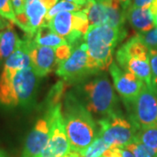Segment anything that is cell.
<instances>
[{"mask_svg": "<svg viewBox=\"0 0 157 157\" xmlns=\"http://www.w3.org/2000/svg\"><path fill=\"white\" fill-rule=\"evenodd\" d=\"M89 0H75V2H76V4L78 5L79 6H81L82 7V9L84 8V6L87 4V2H88Z\"/></svg>", "mask_w": 157, "mask_h": 157, "instance_id": "d590c367", "label": "cell"}, {"mask_svg": "<svg viewBox=\"0 0 157 157\" xmlns=\"http://www.w3.org/2000/svg\"><path fill=\"white\" fill-rule=\"evenodd\" d=\"M0 157H7L5 152H3L2 150H0Z\"/></svg>", "mask_w": 157, "mask_h": 157, "instance_id": "8d00e7d4", "label": "cell"}, {"mask_svg": "<svg viewBox=\"0 0 157 157\" xmlns=\"http://www.w3.org/2000/svg\"><path fill=\"white\" fill-rule=\"evenodd\" d=\"M137 35L140 37V39L143 41V43L147 46L149 50L150 49L157 50V27L153 28L148 32L139 33Z\"/></svg>", "mask_w": 157, "mask_h": 157, "instance_id": "d4e9b609", "label": "cell"}, {"mask_svg": "<svg viewBox=\"0 0 157 157\" xmlns=\"http://www.w3.org/2000/svg\"><path fill=\"white\" fill-rule=\"evenodd\" d=\"M20 41L21 39L11 25L0 32V66L5 64L6 59L15 52Z\"/></svg>", "mask_w": 157, "mask_h": 157, "instance_id": "2e32d148", "label": "cell"}, {"mask_svg": "<svg viewBox=\"0 0 157 157\" xmlns=\"http://www.w3.org/2000/svg\"><path fill=\"white\" fill-rule=\"evenodd\" d=\"M109 147H110L105 142V140L100 135H98L89 146L78 153L80 154L81 157H101Z\"/></svg>", "mask_w": 157, "mask_h": 157, "instance_id": "44dd1931", "label": "cell"}, {"mask_svg": "<svg viewBox=\"0 0 157 157\" xmlns=\"http://www.w3.org/2000/svg\"><path fill=\"white\" fill-rule=\"evenodd\" d=\"M81 91L86 103L84 105L90 113L106 117L119 112L115 91L105 73L99 74L85 83Z\"/></svg>", "mask_w": 157, "mask_h": 157, "instance_id": "277c9868", "label": "cell"}, {"mask_svg": "<svg viewBox=\"0 0 157 157\" xmlns=\"http://www.w3.org/2000/svg\"><path fill=\"white\" fill-rule=\"evenodd\" d=\"M33 39L37 45L47 46L53 49L67 44L66 39L55 33L47 24H43L38 29L33 37Z\"/></svg>", "mask_w": 157, "mask_h": 157, "instance_id": "e0dca14e", "label": "cell"}, {"mask_svg": "<svg viewBox=\"0 0 157 157\" xmlns=\"http://www.w3.org/2000/svg\"><path fill=\"white\" fill-rule=\"evenodd\" d=\"M126 18L137 34L148 32L155 26L149 8H135L129 6L126 10Z\"/></svg>", "mask_w": 157, "mask_h": 157, "instance_id": "5bb4252c", "label": "cell"}, {"mask_svg": "<svg viewBox=\"0 0 157 157\" xmlns=\"http://www.w3.org/2000/svg\"><path fill=\"white\" fill-rule=\"evenodd\" d=\"M150 13H151L152 17H153V21L155 26L157 27V0H154L150 6Z\"/></svg>", "mask_w": 157, "mask_h": 157, "instance_id": "4dcf8cb0", "label": "cell"}, {"mask_svg": "<svg viewBox=\"0 0 157 157\" xmlns=\"http://www.w3.org/2000/svg\"><path fill=\"white\" fill-rule=\"evenodd\" d=\"M148 59L153 74V80L154 83L157 86V50L150 49L148 53Z\"/></svg>", "mask_w": 157, "mask_h": 157, "instance_id": "4316f807", "label": "cell"}, {"mask_svg": "<svg viewBox=\"0 0 157 157\" xmlns=\"http://www.w3.org/2000/svg\"><path fill=\"white\" fill-rule=\"evenodd\" d=\"M62 114L72 150L82 151L97 138L99 130L96 122L83 102L73 93L65 97Z\"/></svg>", "mask_w": 157, "mask_h": 157, "instance_id": "6da1fadb", "label": "cell"}, {"mask_svg": "<svg viewBox=\"0 0 157 157\" xmlns=\"http://www.w3.org/2000/svg\"><path fill=\"white\" fill-rule=\"evenodd\" d=\"M73 50V47H72L71 45H68V44H67V45H61V46L56 48V49H55V52H56V58L58 64L59 65L61 62L65 61L68 57L71 55Z\"/></svg>", "mask_w": 157, "mask_h": 157, "instance_id": "484cf974", "label": "cell"}, {"mask_svg": "<svg viewBox=\"0 0 157 157\" xmlns=\"http://www.w3.org/2000/svg\"><path fill=\"white\" fill-rule=\"evenodd\" d=\"M121 157H135V155L132 154V152L129 151L126 147L121 148Z\"/></svg>", "mask_w": 157, "mask_h": 157, "instance_id": "d6a6232c", "label": "cell"}, {"mask_svg": "<svg viewBox=\"0 0 157 157\" xmlns=\"http://www.w3.org/2000/svg\"><path fill=\"white\" fill-rule=\"evenodd\" d=\"M11 24V23L7 22V21L5 20L3 17H0V32H1V31H3V30H5L6 28H7Z\"/></svg>", "mask_w": 157, "mask_h": 157, "instance_id": "836d02e7", "label": "cell"}, {"mask_svg": "<svg viewBox=\"0 0 157 157\" xmlns=\"http://www.w3.org/2000/svg\"><path fill=\"white\" fill-rule=\"evenodd\" d=\"M55 72L67 83L78 82L90 75L97 74L91 66L86 43L74 47L71 55L59 65Z\"/></svg>", "mask_w": 157, "mask_h": 157, "instance_id": "ba28073f", "label": "cell"}, {"mask_svg": "<svg viewBox=\"0 0 157 157\" xmlns=\"http://www.w3.org/2000/svg\"><path fill=\"white\" fill-rule=\"evenodd\" d=\"M67 1H69V2H73V3H75V4H76L75 0H67Z\"/></svg>", "mask_w": 157, "mask_h": 157, "instance_id": "f35d334b", "label": "cell"}, {"mask_svg": "<svg viewBox=\"0 0 157 157\" xmlns=\"http://www.w3.org/2000/svg\"><path fill=\"white\" fill-rule=\"evenodd\" d=\"M126 148L132 152L135 157H157L155 152L138 141H133L126 147Z\"/></svg>", "mask_w": 157, "mask_h": 157, "instance_id": "603a6c76", "label": "cell"}, {"mask_svg": "<svg viewBox=\"0 0 157 157\" xmlns=\"http://www.w3.org/2000/svg\"><path fill=\"white\" fill-rule=\"evenodd\" d=\"M68 83L65 80H60L57 84H55L47 96V106L48 109L56 107L57 105L61 104V100L65 94V92L67 88Z\"/></svg>", "mask_w": 157, "mask_h": 157, "instance_id": "ffe728a7", "label": "cell"}, {"mask_svg": "<svg viewBox=\"0 0 157 157\" xmlns=\"http://www.w3.org/2000/svg\"><path fill=\"white\" fill-rule=\"evenodd\" d=\"M47 11V8L41 2V0L25 1V13L28 18L32 37H33L38 29L45 23V17Z\"/></svg>", "mask_w": 157, "mask_h": 157, "instance_id": "9a60e30c", "label": "cell"}, {"mask_svg": "<svg viewBox=\"0 0 157 157\" xmlns=\"http://www.w3.org/2000/svg\"><path fill=\"white\" fill-rule=\"evenodd\" d=\"M58 1L59 0H41V2L45 5V6L47 8L48 11L56 5Z\"/></svg>", "mask_w": 157, "mask_h": 157, "instance_id": "1f68e13d", "label": "cell"}, {"mask_svg": "<svg viewBox=\"0 0 157 157\" xmlns=\"http://www.w3.org/2000/svg\"><path fill=\"white\" fill-rule=\"evenodd\" d=\"M127 29L107 25H92L84 37L92 67L96 73L109 69L113 62L114 49L127 37Z\"/></svg>", "mask_w": 157, "mask_h": 157, "instance_id": "7a4b0ae2", "label": "cell"}, {"mask_svg": "<svg viewBox=\"0 0 157 157\" xmlns=\"http://www.w3.org/2000/svg\"><path fill=\"white\" fill-rule=\"evenodd\" d=\"M154 0H133L131 7L135 8H150Z\"/></svg>", "mask_w": 157, "mask_h": 157, "instance_id": "f1b7e54d", "label": "cell"}, {"mask_svg": "<svg viewBox=\"0 0 157 157\" xmlns=\"http://www.w3.org/2000/svg\"><path fill=\"white\" fill-rule=\"evenodd\" d=\"M115 58L120 67L133 73L141 81H143L144 84L147 86L155 84L148 57L125 56L116 53Z\"/></svg>", "mask_w": 157, "mask_h": 157, "instance_id": "7c38bea8", "label": "cell"}, {"mask_svg": "<svg viewBox=\"0 0 157 157\" xmlns=\"http://www.w3.org/2000/svg\"><path fill=\"white\" fill-rule=\"evenodd\" d=\"M0 17L16 24V14L14 12L11 0H0Z\"/></svg>", "mask_w": 157, "mask_h": 157, "instance_id": "cb8c5ba5", "label": "cell"}, {"mask_svg": "<svg viewBox=\"0 0 157 157\" xmlns=\"http://www.w3.org/2000/svg\"><path fill=\"white\" fill-rule=\"evenodd\" d=\"M28 38L29 54L32 61V67L39 77H45L59 67L55 49L37 45L33 37Z\"/></svg>", "mask_w": 157, "mask_h": 157, "instance_id": "30bf717a", "label": "cell"}, {"mask_svg": "<svg viewBox=\"0 0 157 157\" xmlns=\"http://www.w3.org/2000/svg\"><path fill=\"white\" fill-rule=\"evenodd\" d=\"M82 10L86 12L90 26L107 25V10L102 3L89 0Z\"/></svg>", "mask_w": 157, "mask_h": 157, "instance_id": "ac0fdd59", "label": "cell"}, {"mask_svg": "<svg viewBox=\"0 0 157 157\" xmlns=\"http://www.w3.org/2000/svg\"><path fill=\"white\" fill-rule=\"evenodd\" d=\"M39 78L33 67L15 73L2 71L0 75V105L27 108L36 99Z\"/></svg>", "mask_w": 157, "mask_h": 157, "instance_id": "3957f363", "label": "cell"}, {"mask_svg": "<svg viewBox=\"0 0 157 157\" xmlns=\"http://www.w3.org/2000/svg\"><path fill=\"white\" fill-rule=\"evenodd\" d=\"M80 10H82V7L77 5V4L73 3V2H69L67 0H61L59 2H58L52 9L47 11V13L45 15L44 24H47L52 17L59 12H62V11L74 12V11H80Z\"/></svg>", "mask_w": 157, "mask_h": 157, "instance_id": "7402d4cb", "label": "cell"}, {"mask_svg": "<svg viewBox=\"0 0 157 157\" xmlns=\"http://www.w3.org/2000/svg\"><path fill=\"white\" fill-rule=\"evenodd\" d=\"M119 1H120L121 5L122 8L125 11L128 8L130 5L132 4V2H133V0H119Z\"/></svg>", "mask_w": 157, "mask_h": 157, "instance_id": "e575fe53", "label": "cell"}, {"mask_svg": "<svg viewBox=\"0 0 157 157\" xmlns=\"http://www.w3.org/2000/svg\"><path fill=\"white\" fill-rule=\"evenodd\" d=\"M31 67L32 61L29 54L28 38L25 36L21 39L15 52L6 60L3 71L8 73H15L17 71Z\"/></svg>", "mask_w": 157, "mask_h": 157, "instance_id": "4fadbf2b", "label": "cell"}, {"mask_svg": "<svg viewBox=\"0 0 157 157\" xmlns=\"http://www.w3.org/2000/svg\"><path fill=\"white\" fill-rule=\"evenodd\" d=\"M50 138V125L47 118L37 121L26 137L22 157H39Z\"/></svg>", "mask_w": 157, "mask_h": 157, "instance_id": "8fae6325", "label": "cell"}, {"mask_svg": "<svg viewBox=\"0 0 157 157\" xmlns=\"http://www.w3.org/2000/svg\"><path fill=\"white\" fill-rule=\"evenodd\" d=\"M101 157H121V147H111L105 151Z\"/></svg>", "mask_w": 157, "mask_h": 157, "instance_id": "f546056e", "label": "cell"}, {"mask_svg": "<svg viewBox=\"0 0 157 157\" xmlns=\"http://www.w3.org/2000/svg\"><path fill=\"white\" fill-rule=\"evenodd\" d=\"M129 120L138 130L157 128V86L144 84L135 100L125 102Z\"/></svg>", "mask_w": 157, "mask_h": 157, "instance_id": "5b68a950", "label": "cell"}, {"mask_svg": "<svg viewBox=\"0 0 157 157\" xmlns=\"http://www.w3.org/2000/svg\"><path fill=\"white\" fill-rule=\"evenodd\" d=\"M134 141L144 144L157 154V128L138 130Z\"/></svg>", "mask_w": 157, "mask_h": 157, "instance_id": "d6986e66", "label": "cell"}, {"mask_svg": "<svg viewBox=\"0 0 157 157\" xmlns=\"http://www.w3.org/2000/svg\"><path fill=\"white\" fill-rule=\"evenodd\" d=\"M45 117L50 125V138L39 157H65L71 152V146L65 129L62 104L47 109Z\"/></svg>", "mask_w": 157, "mask_h": 157, "instance_id": "52a82bcc", "label": "cell"}, {"mask_svg": "<svg viewBox=\"0 0 157 157\" xmlns=\"http://www.w3.org/2000/svg\"><path fill=\"white\" fill-rule=\"evenodd\" d=\"M96 2H99V3H103V2H106L107 0H95Z\"/></svg>", "mask_w": 157, "mask_h": 157, "instance_id": "74e56055", "label": "cell"}, {"mask_svg": "<svg viewBox=\"0 0 157 157\" xmlns=\"http://www.w3.org/2000/svg\"><path fill=\"white\" fill-rule=\"evenodd\" d=\"M99 134L108 146L126 147L135 140L138 132L134 124L121 111L103 117L99 121Z\"/></svg>", "mask_w": 157, "mask_h": 157, "instance_id": "8992f818", "label": "cell"}, {"mask_svg": "<svg viewBox=\"0 0 157 157\" xmlns=\"http://www.w3.org/2000/svg\"><path fill=\"white\" fill-rule=\"evenodd\" d=\"M109 73L112 76L113 87L122 98L124 103L135 100L144 86L143 81L133 73L120 67L115 62H113L110 66Z\"/></svg>", "mask_w": 157, "mask_h": 157, "instance_id": "9c48e42d", "label": "cell"}, {"mask_svg": "<svg viewBox=\"0 0 157 157\" xmlns=\"http://www.w3.org/2000/svg\"><path fill=\"white\" fill-rule=\"evenodd\" d=\"M11 5L13 7V10L15 14H21L23 12H25V1L26 0H11Z\"/></svg>", "mask_w": 157, "mask_h": 157, "instance_id": "83f0119b", "label": "cell"}]
</instances>
